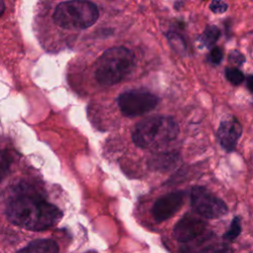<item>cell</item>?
<instances>
[{"label":"cell","mask_w":253,"mask_h":253,"mask_svg":"<svg viewBox=\"0 0 253 253\" xmlns=\"http://www.w3.org/2000/svg\"><path fill=\"white\" fill-rule=\"evenodd\" d=\"M211 253H232L231 249L225 245H218Z\"/></svg>","instance_id":"44dd1931"},{"label":"cell","mask_w":253,"mask_h":253,"mask_svg":"<svg viewBox=\"0 0 253 253\" xmlns=\"http://www.w3.org/2000/svg\"><path fill=\"white\" fill-rule=\"evenodd\" d=\"M185 193L182 191L172 192L159 198L153 205L151 213L153 218L160 222L170 218L183 206Z\"/></svg>","instance_id":"ba28073f"},{"label":"cell","mask_w":253,"mask_h":253,"mask_svg":"<svg viewBox=\"0 0 253 253\" xmlns=\"http://www.w3.org/2000/svg\"><path fill=\"white\" fill-rule=\"evenodd\" d=\"M190 198L193 210L203 217L218 218L227 212L225 203L205 187H193Z\"/></svg>","instance_id":"5b68a950"},{"label":"cell","mask_w":253,"mask_h":253,"mask_svg":"<svg viewBox=\"0 0 253 253\" xmlns=\"http://www.w3.org/2000/svg\"><path fill=\"white\" fill-rule=\"evenodd\" d=\"M207 229V222L193 214H185L174 226L173 236L182 243L189 242L202 234Z\"/></svg>","instance_id":"52a82bcc"},{"label":"cell","mask_w":253,"mask_h":253,"mask_svg":"<svg viewBox=\"0 0 253 253\" xmlns=\"http://www.w3.org/2000/svg\"><path fill=\"white\" fill-rule=\"evenodd\" d=\"M240 231H241L240 218L238 216H234L228 230L223 235V239L226 241H231L240 234Z\"/></svg>","instance_id":"9a60e30c"},{"label":"cell","mask_w":253,"mask_h":253,"mask_svg":"<svg viewBox=\"0 0 253 253\" xmlns=\"http://www.w3.org/2000/svg\"><path fill=\"white\" fill-rule=\"evenodd\" d=\"M12 163V157L7 151L0 152V181L7 175L9 172L10 165Z\"/></svg>","instance_id":"e0dca14e"},{"label":"cell","mask_w":253,"mask_h":253,"mask_svg":"<svg viewBox=\"0 0 253 253\" xmlns=\"http://www.w3.org/2000/svg\"><path fill=\"white\" fill-rule=\"evenodd\" d=\"M5 12V3L3 0H0V16H2Z\"/></svg>","instance_id":"603a6c76"},{"label":"cell","mask_w":253,"mask_h":253,"mask_svg":"<svg viewBox=\"0 0 253 253\" xmlns=\"http://www.w3.org/2000/svg\"><path fill=\"white\" fill-rule=\"evenodd\" d=\"M220 37V30L214 25H209L200 36L199 41L205 47H212Z\"/></svg>","instance_id":"4fadbf2b"},{"label":"cell","mask_w":253,"mask_h":253,"mask_svg":"<svg viewBox=\"0 0 253 253\" xmlns=\"http://www.w3.org/2000/svg\"><path fill=\"white\" fill-rule=\"evenodd\" d=\"M54 23L66 30H82L94 25L99 18L98 7L87 0H69L59 3L53 12Z\"/></svg>","instance_id":"277c9868"},{"label":"cell","mask_w":253,"mask_h":253,"mask_svg":"<svg viewBox=\"0 0 253 253\" xmlns=\"http://www.w3.org/2000/svg\"><path fill=\"white\" fill-rule=\"evenodd\" d=\"M58 245L50 239H38L32 241L17 253H58Z\"/></svg>","instance_id":"7c38bea8"},{"label":"cell","mask_w":253,"mask_h":253,"mask_svg":"<svg viewBox=\"0 0 253 253\" xmlns=\"http://www.w3.org/2000/svg\"><path fill=\"white\" fill-rule=\"evenodd\" d=\"M134 66L133 52L125 46H113L99 57L95 77L99 84L111 86L122 81Z\"/></svg>","instance_id":"3957f363"},{"label":"cell","mask_w":253,"mask_h":253,"mask_svg":"<svg viewBox=\"0 0 253 253\" xmlns=\"http://www.w3.org/2000/svg\"><path fill=\"white\" fill-rule=\"evenodd\" d=\"M245 60H246V58H245L244 54L241 53L237 49L231 50L228 54V61H229V63H231L233 65L241 66L245 62Z\"/></svg>","instance_id":"d6986e66"},{"label":"cell","mask_w":253,"mask_h":253,"mask_svg":"<svg viewBox=\"0 0 253 253\" xmlns=\"http://www.w3.org/2000/svg\"><path fill=\"white\" fill-rule=\"evenodd\" d=\"M178 133V124L172 117L152 116L136 125L132 140L141 148H158L174 140Z\"/></svg>","instance_id":"7a4b0ae2"},{"label":"cell","mask_w":253,"mask_h":253,"mask_svg":"<svg viewBox=\"0 0 253 253\" xmlns=\"http://www.w3.org/2000/svg\"><path fill=\"white\" fill-rule=\"evenodd\" d=\"M225 77L232 85H239L245 79L243 73L237 67L225 68Z\"/></svg>","instance_id":"2e32d148"},{"label":"cell","mask_w":253,"mask_h":253,"mask_svg":"<svg viewBox=\"0 0 253 253\" xmlns=\"http://www.w3.org/2000/svg\"><path fill=\"white\" fill-rule=\"evenodd\" d=\"M180 161V155L177 152H162L153 155L149 161L148 166L151 169L158 171H168L175 168Z\"/></svg>","instance_id":"8fae6325"},{"label":"cell","mask_w":253,"mask_h":253,"mask_svg":"<svg viewBox=\"0 0 253 253\" xmlns=\"http://www.w3.org/2000/svg\"><path fill=\"white\" fill-rule=\"evenodd\" d=\"M158 98L144 90H129L122 93L118 98V105L123 115L136 117L153 110Z\"/></svg>","instance_id":"8992f818"},{"label":"cell","mask_w":253,"mask_h":253,"mask_svg":"<svg viewBox=\"0 0 253 253\" xmlns=\"http://www.w3.org/2000/svg\"><path fill=\"white\" fill-rule=\"evenodd\" d=\"M228 5L223 0H211L210 4V10L214 14H222L226 12Z\"/></svg>","instance_id":"ffe728a7"},{"label":"cell","mask_w":253,"mask_h":253,"mask_svg":"<svg viewBox=\"0 0 253 253\" xmlns=\"http://www.w3.org/2000/svg\"><path fill=\"white\" fill-rule=\"evenodd\" d=\"M166 38L171 48L180 55H185L187 52V44L183 37L173 31H169L166 34Z\"/></svg>","instance_id":"5bb4252c"},{"label":"cell","mask_w":253,"mask_h":253,"mask_svg":"<svg viewBox=\"0 0 253 253\" xmlns=\"http://www.w3.org/2000/svg\"><path fill=\"white\" fill-rule=\"evenodd\" d=\"M241 133L242 126L240 123L234 117L229 116L220 122L217 130V137L222 148L226 151H231L235 148Z\"/></svg>","instance_id":"9c48e42d"},{"label":"cell","mask_w":253,"mask_h":253,"mask_svg":"<svg viewBox=\"0 0 253 253\" xmlns=\"http://www.w3.org/2000/svg\"><path fill=\"white\" fill-rule=\"evenodd\" d=\"M9 220L29 230H45L55 225L62 216L60 210L40 197L22 195L12 200L6 210Z\"/></svg>","instance_id":"6da1fadb"},{"label":"cell","mask_w":253,"mask_h":253,"mask_svg":"<svg viewBox=\"0 0 253 253\" xmlns=\"http://www.w3.org/2000/svg\"><path fill=\"white\" fill-rule=\"evenodd\" d=\"M218 245L213 234H202L201 236L184 243L181 253H211Z\"/></svg>","instance_id":"30bf717a"},{"label":"cell","mask_w":253,"mask_h":253,"mask_svg":"<svg viewBox=\"0 0 253 253\" xmlns=\"http://www.w3.org/2000/svg\"><path fill=\"white\" fill-rule=\"evenodd\" d=\"M223 58V51L220 47L214 46L208 55V61L212 65H218Z\"/></svg>","instance_id":"ac0fdd59"},{"label":"cell","mask_w":253,"mask_h":253,"mask_svg":"<svg viewBox=\"0 0 253 253\" xmlns=\"http://www.w3.org/2000/svg\"><path fill=\"white\" fill-rule=\"evenodd\" d=\"M246 86L249 91L253 92V75H248L246 77Z\"/></svg>","instance_id":"7402d4cb"}]
</instances>
